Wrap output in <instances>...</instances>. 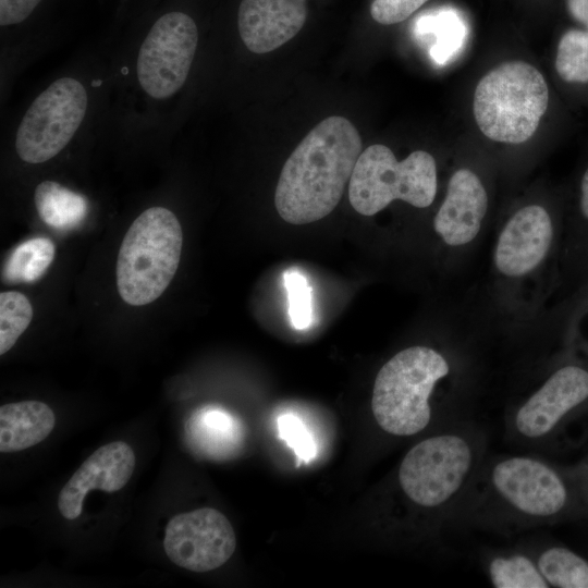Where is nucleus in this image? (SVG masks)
<instances>
[{
    "mask_svg": "<svg viewBox=\"0 0 588 588\" xmlns=\"http://www.w3.org/2000/svg\"><path fill=\"white\" fill-rule=\"evenodd\" d=\"M568 501L564 479L540 456H486L457 505L452 524L512 534L540 527Z\"/></svg>",
    "mask_w": 588,
    "mask_h": 588,
    "instance_id": "f257e3e1",
    "label": "nucleus"
},
{
    "mask_svg": "<svg viewBox=\"0 0 588 588\" xmlns=\"http://www.w3.org/2000/svg\"><path fill=\"white\" fill-rule=\"evenodd\" d=\"M362 138L344 117L318 123L285 161L274 193L280 217L307 224L328 216L341 200L356 161Z\"/></svg>",
    "mask_w": 588,
    "mask_h": 588,
    "instance_id": "f03ea898",
    "label": "nucleus"
},
{
    "mask_svg": "<svg viewBox=\"0 0 588 588\" xmlns=\"http://www.w3.org/2000/svg\"><path fill=\"white\" fill-rule=\"evenodd\" d=\"M461 364L453 352L427 345L405 347L378 371L371 412L380 429L391 436H416L430 426L432 397L445 380L460 379Z\"/></svg>",
    "mask_w": 588,
    "mask_h": 588,
    "instance_id": "7ed1b4c3",
    "label": "nucleus"
},
{
    "mask_svg": "<svg viewBox=\"0 0 588 588\" xmlns=\"http://www.w3.org/2000/svg\"><path fill=\"white\" fill-rule=\"evenodd\" d=\"M183 232L175 215L150 207L131 224L117 260V286L128 305L143 306L166 291L177 270Z\"/></svg>",
    "mask_w": 588,
    "mask_h": 588,
    "instance_id": "20e7f679",
    "label": "nucleus"
},
{
    "mask_svg": "<svg viewBox=\"0 0 588 588\" xmlns=\"http://www.w3.org/2000/svg\"><path fill=\"white\" fill-rule=\"evenodd\" d=\"M549 103L543 75L524 61H510L492 69L477 84L474 117L488 138L522 144L537 131Z\"/></svg>",
    "mask_w": 588,
    "mask_h": 588,
    "instance_id": "39448f33",
    "label": "nucleus"
},
{
    "mask_svg": "<svg viewBox=\"0 0 588 588\" xmlns=\"http://www.w3.org/2000/svg\"><path fill=\"white\" fill-rule=\"evenodd\" d=\"M348 183L350 203L363 216H373L394 200L427 208L437 195V164L427 151H413L399 161L389 147L375 144L362 151Z\"/></svg>",
    "mask_w": 588,
    "mask_h": 588,
    "instance_id": "423d86ee",
    "label": "nucleus"
},
{
    "mask_svg": "<svg viewBox=\"0 0 588 588\" xmlns=\"http://www.w3.org/2000/svg\"><path fill=\"white\" fill-rule=\"evenodd\" d=\"M88 105L84 85L73 77L51 83L30 103L15 135V150L27 163L57 156L81 126Z\"/></svg>",
    "mask_w": 588,
    "mask_h": 588,
    "instance_id": "0eeeda50",
    "label": "nucleus"
},
{
    "mask_svg": "<svg viewBox=\"0 0 588 588\" xmlns=\"http://www.w3.org/2000/svg\"><path fill=\"white\" fill-rule=\"evenodd\" d=\"M588 400V370L564 365L513 407L506 416V432L513 442L540 446L566 416Z\"/></svg>",
    "mask_w": 588,
    "mask_h": 588,
    "instance_id": "6e6552de",
    "label": "nucleus"
},
{
    "mask_svg": "<svg viewBox=\"0 0 588 588\" xmlns=\"http://www.w3.org/2000/svg\"><path fill=\"white\" fill-rule=\"evenodd\" d=\"M198 44L194 20L183 12L159 17L140 45L136 73L144 91L166 99L184 85Z\"/></svg>",
    "mask_w": 588,
    "mask_h": 588,
    "instance_id": "1a4fd4ad",
    "label": "nucleus"
},
{
    "mask_svg": "<svg viewBox=\"0 0 588 588\" xmlns=\"http://www.w3.org/2000/svg\"><path fill=\"white\" fill-rule=\"evenodd\" d=\"M236 547L234 529L219 511L201 507L173 516L166 527L163 549L177 566L205 573L222 566Z\"/></svg>",
    "mask_w": 588,
    "mask_h": 588,
    "instance_id": "9d476101",
    "label": "nucleus"
},
{
    "mask_svg": "<svg viewBox=\"0 0 588 588\" xmlns=\"http://www.w3.org/2000/svg\"><path fill=\"white\" fill-rule=\"evenodd\" d=\"M554 224L541 205L516 210L498 234L493 249V269L509 282L529 278L547 260L554 243Z\"/></svg>",
    "mask_w": 588,
    "mask_h": 588,
    "instance_id": "9b49d317",
    "label": "nucleus"
},
{
    "mask_svg": "<svg viewBox=\"0 0 588 588\" xmlns=\"http://www.w3.org/2000/svg\"><path fill=\"white\" fill-rule=\"evenodd\" d=\"M487 211L488 194L480 177L469 169H458L433 218L434 233L450 250L464 249L480 234Z\"/></svg>",
    "mask_w": 588,
    "mask_h": 588,
    "instance_id": "f8f14e48",
    "label": "nucleus"
},
{
    "mask_svg": "<svg viewBox=\"0 0 588 588\" xmlns=\"http://www.w3.org/2000/svg\"><path fill=\"white\" fill-rule=\"evenodd\" d=\"M135 468V454L122 441L105 444L91 453L61 489L58 509L70 520L83 511L86 494L94 489L106 492L121 490L131 479Z\"/></svg>",
    "mask_w": 588,
    "mask_h": 588,
    "instance_id": "ddd939ff",
    "label": "nucleus"
},
{
    "mask_svg": "<svg viewBox=\"0 0 588 588\" xmlns=\"http://www.w3.org/2000/svg\"><path fill=\"white\" fill-rule=\"evenodd\" d=\"M306 19V0H242L237 26L246 48L261 54L295 37Z\"/></svg>",
    "mask_w": 588,
    "mask_h": 588,
    "instance_id": "4468645a",
    "label": "nucleus"
},
{
    "mask_svg": "<svg viewBox=\"0 0 588 588\" xmlns=\"http://www.w3.org/2000/svg\"><path fill=\"white\" fill-rule=\"evenodd\" d=\"M52 409L39 401H22L0 407V451L17 452L44 441L53 430Z\"/></svg>",
    "mask_w": 588,
    "mask_h": 588,
    "instance_id": "2eb2a0df",
    "label": "nucleus"
},
{
    "mask_svg": "<svg viewBox=\"0 0 588 588\" xmlns=\"http://www.w3.org/2000/svg\"><path fill=\"white\" fill-rule=\"evenodd\" d=\"M192 438L199 450L215 458L230 457L242 442L237 419L218 408H205L191 420Z\"/></svg>",
    "mask_w": 588,
    "mask_h": 588,
    "instance_id": "dca6fc26",
    "label": "nucleus"
},
{
    "mask_svg": "<svg viewBox=\"0 0 588 588\" xmlns=\"http://www.w3.org/2000/svg\"><path fill=\"white\" fill-rule=\"evenodd\" d=\"M39 218L49 226L66 231L78 226L88 210L87 199L54 181L39 183L34 194Z\"/></svg>",
    "mask_w": 588,
    "mask_h": 588,
    "instance_id": "f3484780",
    "label": "nucleus"
},
{
    "mask_svg": "<svg viewBox=\"0 0 588 588\" xmlns=\"http://www.w3.org/2000/svg\"><path fill=\"white\" fill-rule=\"evenodd\" d=\"M487 574L495 588H548L530 551L495 553L489 558Z\"/></svg>",
    "mask_w": 588,
    "mask_h": 588,
    "instance_id": "a211bd4d",
    "label": "nucleus"
},
{
    "mask_svg": "<svg viewBox=\"0 0 588 588\" xmlns=\"http://www.w3.org/2000/svg\"><path fill=\"white\" fill-rule=\"evenodd\" d=\"M550 587L588 588V562L563 547L531 552Z\"/></svg>",
    "mask_w": 588,
    "mask_h": 588,
    "instance_id": "6ab92c4d",
    "label": "nucleus"
},
{
    "mask_svg": "<svg viewBox=\"0 0 588 588\" xmlns=\"http://www.w3.org/2000/svg\"><path fill=\"white\" fill-rule=\"evenodd\" d=\"M54 245L47 237H34L19 244L2 271L9 283H30L40 279L54 258Z\"/></svg>",
    "mask_w": 588,
    "mask_h": 588,
    "instance_id": "aec40b11",
    "label": "nucleus"
},
{
    "mask_svg": "<svg viewBox=\"0 0 588 588\" xmlns=\"http://www.w3.org/2000/svg\"><path fill=\"white\" fill-rule=\"evenodd\" d=\"M555 70L567 83L588 82V30L569 29L562 35Z\"/></svg>",
    "mask_w": 588,
    "mask_h": 588,
    "instance_id": "412c9836",
    "label": "nucleus"
},
{
    "mask_svg": "<svg viewBox=\"0 0 588 588\" xmlns=\"http://www.w3.org/2000/svg\"><path fill=\"white\" fill-rule=\"evenodd\" d=\"M33 318L29 299L15 291L0 294V354H5L27 329Z\"/></svg>",
    "mask_w": 588,
    "mask_h": 588,
    "instance_id": "4be33fe9",
    "label": "nucleus"
},
{
    "mask_svg": "<svg viewBox=\"0 0 588 588\" xmlns=\"http://www.w3.org/2000/svg\"><path fill=\"white\" fill-rule=\"evenodd\" d=\"M283 279L291 322L297 330L306 329L311 323V287L306 278L294 269L287 270Z\"/></svg>",
    "mask_w": 588,
    "mask_h": 588,
    "instance_id": "5701e85b",
    "label": "nucleus"
},
{
    "mask_svg": "<svg viewBox=\"0 0 588 588\" xmlns=\"http://www.w3.org/2000/svg\"><path fill=\"white\" fill-rule=\"evenodd\" d=\"M277 426L279 437L293 450L298 461L308 463L316 456L314 437L299 417L283 414L278 417Z\"/></svg>",
    "mask_w": 588,
    "mask_h": 588,
    "instance_id": "b1692460",
    "label": "nucleus"
},
{
    "mask_svg": "<svg viewBox=\"0 0 588 588\" xmlns=\"http://www.w3.org/2000/svg\"><path fill=\"white\" fill-rule=\"evenodd\" d=\"M425 25L437 28V30H426L421 33L437 34V42L433 46L432 56L437 61L443 62L452 53L451 48L460 45L462 26L456 17L450 12L425 15L418 21Z\"/></svg>",
    "mask_w": 588,
    "mask_h": 588,
    "instance_id": "393cba45",
    "label": "nucleus"
},
{
    "mask_svg": "<svg viewBox=\"0 0 588 588\" xmlns=\"http://www.w3.org/2000/svg\"><path fill=\"white\" fill-rule=\"evenodd\" d=\"M428 0H375L370 7L372 19L383 25L403 22Z\"/></svg>",
    "mask_w": 588,
    "mask_h": 588,
    "instance_id": "a878e982",
    "label": "nucleus"
},
{
    "mask_svg": "<svg viewBox=\"0 0 588 588\" xmlns=\"http://www.w3.org/2000/svg\"><path fill=\"white\" fill-rule=\"evenodd\" d=\"M41 0H0V24L9 26L25 21Z\"/></svg>",
    "mask_w": 588,
    "mask_h": 588,
    "instance_id": "bb28decb",
    "label": "nucleus"
},
{
    "mask_svg": "<svg viewBox=\"0 0 588 588\" xmlns=\"http://www.w3.org/2000/svg\"><path fill=\"white\" fill-rule=\"evenodd\" d=\"M571 15L588 30V0H566Z\"/></svg>",
    "mask_w": 588,
    "mask_h": 588,
    "instance_id": "cd10ccee",
    "label": "nucleus"
},
{
    "mask_svg": "<svg viewBox=\"0 0 588 588\" xmlns=\"http://www.w3.org/2000/svg\"><path fill=\"white\" fill-rule=\"evenodd\" d=\"M579 208L583 217L588 220V168L580 182Z\"/></svg>",
    "mask_w": 588,
    "mask_h": 588,
    "instance_id": "c85d7f7f",
    "label": "nucleus"
}]
</instances>
